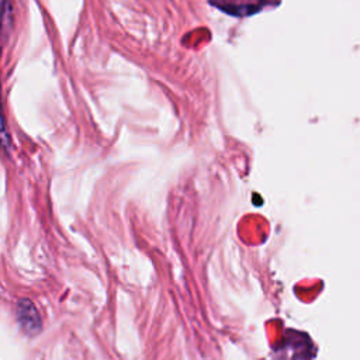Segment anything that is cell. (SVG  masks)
<instances>
[{"label":"cell","mask_w":360,"mask_h":360,"mask_svg":"<svg viewBox=\"0 0 360 360\" xmlns=\"http://www.w3.org/2000/svg\"><path fill=\"white\" fill-rule=\"evenodd\" d=\"M15 314H17V321H18L21 329L27 335H35L39 332L41 318H39V314H38L35 305L30 300H27V298L18 300Z\"/></svg>","instance_id":"6da1fadb"},{"label":"cell","mask_w":360,"mask_h":360,"mask_svg":"<svg viewBox=\"0 0 360 360\" xmlns=\"http://www.w3.org/2000/svg\"><path fill=\"white\" fill-rule=\"evenodd\" d=\"M0 53H1V45H0ZM10 143H11V139L7 129V121H6L4 107L1 101V83H0V148L7 150L10 148Z\"/></svg>","instance_id":"7a4b0ae2"},{"label":"cell","mask_w":360,"mask_h":360,"mask_svg":"<svg viewBox=\"0 0 360 360\" xmlns=\"http://www.w3.org/2000/svg\"><path fill=\"white\" fill-rule=\"evenodd\" d=\"M11 18V0H0V38Z\"/></svg>","instance_id":"3957f363"}]
</instances>
